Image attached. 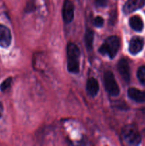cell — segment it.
I'll return each mask as SVG.
<instances>
[{
  "label": "cell",
  "mask_w": 145,
  "mask_h": 146,
  "mask_svg": "<svg viewBox=\"0 0 145 146\" xmlns=\"http://www.w3.org/2000/svg\"><path fill=\"white\" fill-rule=\"evenodd\" d=\"M80 51L75 44L70 43L67 46V68L69 72L78 74L80 71Z\"/></svg>",
  "instance_id": "obj_1"
},
{
  "label": "cell",
  "mask_w": 145,
  "mask_h": 146,
  "mask_svg": "<svg viewBox=\"0 0 145 146\" xmlns=\"http://www.w3.org/2000/svg\"><path fill=\"white\" fill-rule=\"evenodd\" d=\"M120 45L119 37L116 36H109L104 44L100 47L99 52L103 55H107L110 58H113L118 52Z\"/></svg>",
  "instance_id": "obj_2"
},
{
  "label": "cell",
  "mask_w": 145,
  "mask_h": 146,
  "mask_svg": "<svg viewBox=\"0 0 145 146\" xmlns=\"http://www.w3.org/2000/svg\"><path fill=\"white\" fill-rule=\"evenodd\" d=\"M122 137L124 141L130 145H138L140 144L142 138L136 127L133 125H128L122 129Z\"/></svg>",
  "instance_id": "obj_3"
},
{
  "label": "cell",
  "mask_w": 145,
  "mask_h": 146,
  "mask_svg": "<svg viewBox=\"0 0 145 146\" xmlns=\"http://www.w3.org/2000/svg\"><path fill=\"white\" fill-rule=\"evenodd\" d=\"M104 83L106 91L113 96H117L119 94V86L117 84L114 74L112 72L108 71L105 73L104 75Z\"/></svg>",
  "instance_id": "obj_4"
},
{
  "label": "cell",
  "mask_w": 145,
  "mask_h": 146,
  "mask_svg": "<svg viewBox=\"0 0 145 146\" xmlns=\"http://www.w3.org/2000/svg\"><path fill=\"white\" fill-rule=\"evenodd\" d=\"M144 4L145 0H127L123 7V11L126 14H131L142 8Z\"/></svg>",
  "instance_id": "obj_5"
},
{
  "label": "cell",
  "mask_w": 145,
  "mask_h": 146,
  "mask_svg": "<svg viewBox=\"0 0 145 146\" xmlns=\"http://www.w3.org/2000/svg\"><path fill=\"white\" fill-rule=\"evenodd\" d=\"M117 69L122 79L128 83L130 81V70L129 63L125 58H121L117 64Z\"/></svg>",
  "instance_id": "obj_6"
},
{
  "label": "cell",
  "mask_w": 145,
  "mask_h": 146,
  "mask_svg": "<svg viewBox=\"0 0 145 146\" xmlns=\"http://www.w3.org/2000/svg\"><path fill=\"white\" fill-rule=\"evenodd\" d=\"M11 42V34L9 28L0 24V46L7 48Z\"/></svg>",
  "instance_id": "obj_7"
},
{
  "label": "cell",
  "mask_w": 145,
  "mask_h": 146,
  "mask_svg": "<svg viewBox=\"0 0 145 146\" xmlns=\"http://www.w3.org/2000/svg\"><path fill=\"white\" fill-rule=\"evenodd\" d=\"M74 17V6L70 0H65L63 7V18L65 23H70Z\"/></svg>",
  "instance_id": "obj_8"
},
{
  "label": "cell",
  "mask_w": 145,
  "mask_h": 146,
  "mask_svg": "<svg viewBox=\"0 0 145 146\" xmlns=\"http://www.w3.org/2000/svg\"><path fill=\"white\" fill-rule=\"evenodd\" d=\"M144 46V41L140 37H134L129 42V51L133 55L139 54Z\"/></svg>",
  "instance_id": "obj_9"
},
{
  "label": "cell",
  "mask_w": 145,
  "mask_h": 146,
  "mask_svg": "<svg viewBox=\"0 0 145 146\" xmlns=\"http://www.w3.org/2000/svg\"><path fill=\"white\" fill-rule=\"evenodd\" d=\"M127 94L131 99L136 102H145V91H140L136 88H130L128 90Z\"/></svg>",
  "instance_id": "obj_10"
},
{
  "label": "cell",
  "mask_w": 145,
  "mask_h": 146,
  "mask_svg": "<svg viewBox=\"0 0 145 146\" xmlns=\"http://www.w3.org/2000/svg\"><path fill=\"white\" fill-rule=\"evenodd\" d=\"M86 90L88 94L91 96H95L99 91L98 81L94 78H90L87 81Z\"/></svg>",
  "instance_id": "obj_11"
},
{
  "label": "cell",
  "mask_w": 145,
  "mask_h": 146,
  "mask_svg": "<svg viewBox=\"0 0 145 146\" xmlns=\"http://www.w3.org/2000/svg\"><path fill=\"white\" fill-rule=\"evenodd\" d=\"M129 25L136 31H142L144 28V23L142 18L139 16H133L129 19Z\"/></svg>",
  "instance_id": "obj_12"
},
{
  "label": "cell",
  "mask_w": 145,
  "mask_h": 146,
  "mask_svg": "<svg viewBox=\"0 0 145 146\" xmlns=\"http://www.w3.org/2000/svg\"><path fill=\"white\" fill-rule=\"evenodd\" d=\"M94 40V33L91 29H88L85 34V43L88 51H90L92 48V44Z\"/></svg>",
  "instance_id": "obj_13"
},
{
  "label": "cell",
  "mask_w": 145,
  "mask_h": 146,
  "mask_svg": "<svg viewBox=\"0 0 145 146\" xmlns=\"http://www.w3.org/2000/svg\"><path fill=\"white\" fill-rule=\"evenodd\" d=\"M137 78L139 82L145 86V66L139 67L137 71Z\"/></svg>",
  "instance_id": "obj_14"
},
{
  "label": "cell",
  "mask_w": 145,
  "mask_h": 146,
  "mask_svg": "<svg viewBox=\"0 0 145 146\" xmlns=\"http://www.w3.org/2000/svg\"><path fill=\"white\" fill-rule=\"evenodd\" d=\"M11 82H12V78H11V77L7 78V79L4 80V81L1 83V85H0V90H1V91H7V90L11 86Z\"/></svg>",
  "instance_id": "obj_15"
},
{
  "label": "cell",
  "mask_w": 145,
  "mask_h": 146,
  "mask_svg": "<svg viewBox=\"0 0 145 146\" xmlns=\"http://www.w3.org/2000/svg\"><path fill=\"white\" fill-rule=\"evenodd\" d=\"M104 24V19L102 17H95L94 19V25L97 27H100L103 25Z\"/></svg>",
  "instance_id": "obj_16"
},
{
  "label": "cell",
  "mask_w": 145,
  "mask_h": 146,
  "mask_svg": "<svg viewBox=\"0 0 145 146\" xmlns=\"http://www.w3.org/2000/svg\"><path fill=\"white\" fill-rule=\"evenodd\" d=\"M95 3H96V5L98 6V7H106L107 1V0H96Z\"/></svg>",
  "instance_id": "obj_17"
},
{
  "label": "cell",
  "mask_w": 145,
  "mask_h": 146,
  "mask_svg": "<svg viewBox=\"0 0 145 146\" xmlns=\"http://www.w3.org/2000/svg\"><path fill=\"white\" fill-rule=\"evenodd\" d=\"M3 111H4V107H3L2 103L0 101V118H1V115H2Z\"/></svg>",
  "instance_id": "obj_18"
}]
</instances>
